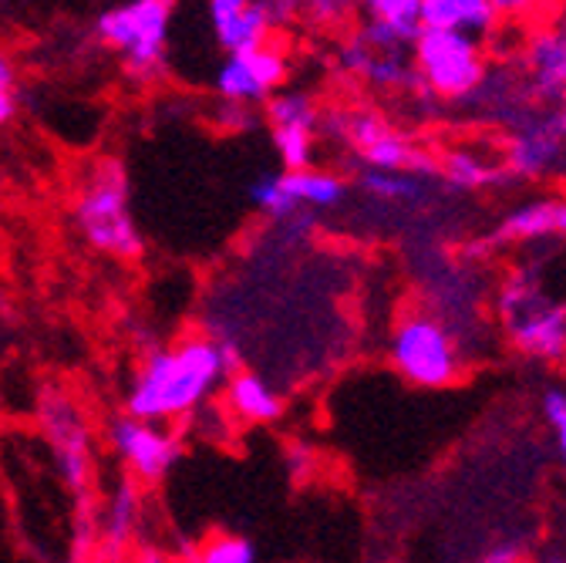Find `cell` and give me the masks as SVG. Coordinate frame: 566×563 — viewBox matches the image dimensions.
Returning a JSON list of instances; mask_svg holds the SVG:
<instances>
[{
    "instance_id": "obj_1",
    "label": "cell",
    "mask_w": 566,
    "mask_h": 563,
    "mask_svg": "<svg viewBox=\"0 0 566 563\" xmlns=\"http://www.w3.org/2000/svg\"><path fill=\"white\" fill-rule=\"evenodd\" d=\"M233 375V351L212 337H186L176 347H156L142 358L128 395L125 415L138 421H172L199 411L212 392Z\"/></svg>"
},
{
    "instance_id": "obj_2",
    "label": "cell",
    "mask_w": 566,
    "mask_h": 563,
    "mask_svg": "<svg viewBox=\"0 0 566 563\" xmlns=\"http://www.w3.org/2000/svg\"><path fill=\"white\" fill-rule=\"evenodd\" d=\"M75 223L85 243L115 260H138L146 253V240L132 217L128 179L118 163H95L75 196Z\"/></svg>"
},
{
    "instance_id": "obj_3",
    "label": "cell",
    "mask_w": 566,
    "mask_h": 563,
    "mask_svg": "<svg viewBox=\"0 0 566 563\" xmlns=\"http://www.w3.org/2000/svg\"><path fill=\"white\" fill-rule=\"evenodd\" d=\"M489 48L475 34L421 28L411 41V67L424 92L446 102L472 98L489 79Z\"/></svg>"
},
{
    "instance_id": "obj_4",
    "label": "cell",
    "mask_w": 566,
    "mask_h": 563,
    "mask_svg": "<svg viewBox=\"0 0 566 563\" xmlns=\"http://www.w3.org/2000/svg\"><path fill=\"white\" fill-rule=\"evenodd\" d=\"M176 0H125L98 14L95 31L135 79H153L166 64Z\"/></svg>"
},
{
    "instance_id": "obj_5",
    "label": "cell",
    "mask_w": 566,
    "mask_h": 563,
    "mask_svg": "<svg viewBox=\"0 0 566 563\" xmlns=\"http://www.w3.org/2000/svg\"><path fill=\"white\" fill-rule=\"evenodd\" d=\"M500 317L516 351L539 362L566 358V307L543 298L526 273L510 277L500 294Z\"/></svg>"
},
{
    "instance_id": "obj_6",
    "label": "cell",
    "mask_w": 566,
    "mask_h": 563,
    "mask_svg": "<svg viewBox=\"0 0 566 563\" xmlns=\"http://www.w3.org/2000/svg\"><path fill=\"white\" fill-rule=\"evenodd\" d=\"M391 362L411 385L442 388L459 378V351L452 334L424 314H411L395 327Z\"/></svg>"
},
{
    "instance_id": "obj_7",
    "label": "cell",
    "mask_w": 566,
    "mask_h": 563,
    "mask_svg": "<svg viewBox=\"0 0 566 563\" xmlns=\"http://www.w3.org/2000/svg\"><path fill=\"white\" fill-rule=\"evenodd\" d=\"M38 426L51 446L54 466L61 482L71 492H88L92 482V429L88 418L82 415V408L71 402L64 392H41L38 402Z\"/></svg>"
},
{
    "instance_id": "obj_8",
    "label": "cell",
    "mask_w": 566,
    "mask_h": 563,
    "mask_svg": "<svg viewBox=\"0 0 566 563\" xmlns=\"http://www.w3.org/2000/svg\"><path fill=\"white\" fill-rule=\"evenodd\" d=\"M331 132L361 156L365 169L378 173H411V176H432L436 166L429 156H421L408 138H401L378 112H337L331 115Z\"/></svg>"
},
{
    "instance_id": "obj_9",
    "label": "cell",
    "mask_w": 566,
    "mask_h": 563,
    "mask_svg": "<svg viewBox=\"0 0 566 563\" xmlns=\"http://www.w3.org/2000/svg\"><path fill=\"white\" fill-rule=\"evenodd\" d=\"M108 442L135 482H163L182 459V439L172 429L156 421H138L132 415H118L108 426Z\"/></svg>"
},
{
    "instance_id": "obj_10",
    "label": "cell",
    "mask_w": 566,
    "mask_h": 563,
    "mask_svg": "<svg viewBox=\"0 0 566 563\" xmlns=\"http://www.w3.org/2000/svg\"><path fill=\"white\" fill-rule=\"evenodd\" d=\"M291 79V58L276 44H263L243 54H227L212 75V88L230 105H256L273 98Z\"/></svg>"
},
{
    "instance_id": "obj_11",
    "label": "cell",
    "mask_w": 566,
    "mask_h": 563,
    "mask_svg": "<svg viewBox=\"0 0 566 563\" xmlns=\"http://www.w3.org/2000/svg\"><path fill=\"white\" fill-rule=\"evenodd\" d=\"M523 72L530 95L543 105L566 102V24L546 21L526 31L523 44Z\"/></svg>"
},
{
    "instance_id": "obj_12",
    "label": "cell",
    "mask_w": 566,
    "mask_h": 563,
    "mask_svg": "<svg viewBox=\"0 0 566 563\" xmlns=\"http://www.w3.org/2000/svg\"><path fill=\"white\" fill-rule=\"evenodd\" d=\"M212 38L227 54H243L270 44V21L260 0H206Z\"/></svg>"
},
{
    "instance_id": "obj_13",
    "label": "cell",
    "mask_w": 566,
    "mask_h": 563,
    "mask_svg": "<svg viewBox=\"0 0 566 563\" xmlns=\"http://www.w3.org/2000/svg\"><path fill=\"white\" fill-rule=\"evenodd\" d=\"M563 149H566V138L559 135V128L553 122V112L533 115L523 125H516L506 166L523 179H539V176H546L549 169L559 166Z\"/></svg>"
},
{
    "instance_id": "obj_14",
    "label": "cell",
    "mask_w": 566,
    "mask_h": 563,
    "mask_svg": "<svg viewBox=\"0 0 566 563\" xmlns=\"http://www.w3.org/2000/svg\"><path fill=\"white\" fill-rule=\"evenodd\" d=\"M421 28H424L421 0H378L368 11V21L361 24L358 38L375 51H395V48H411Z\"/></svg>"
},
{
    "instance_id": "obj_15",
    "label": "cell",
    "mask_w": 566,
    "mask_h": 563,
    "mask_svg": "<svg viewBox=\"0 0 566 563\" xmlns=\"http://www.w3.org/2000/svg\"><path fill=\"white\" fill-rule=\"evenodd\" d=\"M227 408L250 426H270L283 415V398L266 378L253 372H233L227 378Z\"/></svg>"
},
{
    "instance_id": "obj_16",
    "label": "cell",
    "mask_w": 566,
    "mask_h": 563,
    "mask_svg": "<svg viewBox=\"0 0 566 563\" xmlns=\"http://www.w3.org/2000/svg\"><path fill=\"white\" fill-rule=\"evenodd\" d=\"M424 28L439 31H462V34H489L500 28L492 11V0H421Z\"/></svg>"
},
{
    "instance_id": "obj_17",
    "label": "cell",
    "mask_w": 566,
    "mask_h": 563,
    "mask_svg": "<svg viewBox=\"0 0 566 563\" xmlns=\"http://www.w3.org/2000/svg\"><path fill=\"white\" fill-rule=\"evenodd\" d=\"M138 520H142V497H138V482L135 479H122L115 482L108 507H105V520H102V540L112 553H122L135 533H138Z\"/></svg>"
},
{
    "instance_id": "obj_18",
    "label": "cell",
    "mask_w": 566,
    "mask_h": 563,
    "mask_svg": "<svg viewBox=\"0 0 566 563\" xmlns=\"http://www.w3.org/2000/svg\"><path fill=\"white\" fill-rule=\"evenodd\" d=\"M283 186L294 196L301 209H334L347 196V183L337 173L327 169H301V173H283Z\"/></svg>"
},
{
    "instance_id": "obj_19",
    "label": "cell",
    "mask_w": 566,
    "mask_h": 563,
    "mask_svg": "<svg viewBox=\"0 0 566 563\" xmlns=\"http://www.w3.org/2000/svg\"><path fill=\"white\" fill-rule=\"evenodd\" d=\"M556 233V199H530L523 206H516L513 213L500 223V233L495 240L500 243H530V240H543Z\"/></svg>"
},
{
    "instance_id": "obj_20",
    "label": "cell",
    "mask_w": 566,
    "mask_h": 563,
    "mask_svg": "<svg viewBox=\"0 0 566 563\" xmlns=\"http://www.w3.org/2000/svg\"><path fill=\"white\" fill-rule=\"evenodd\" d=\"M266 122H270V128L317 132L321 128V112H317V105H314V98L307 92L280 88L273 98H266Z\"/></svg>"
},
{
    "instance_id": "obj_21",
    "label": "cell",
    "mask_w": 566,
    "mask_h": 563,
    "mask_svg": "<svg viewBox=\"0 0 566 563\" xmlns=\"http://www.w3.org/2000/svg\"><path fill=\"white\" fill-rule=\"evenodd\" d=\"M250 202L256 206V213L287 223L301 213V206L294 202V196L283 186V173H263L250 183Z\"/></svg>"
},
{
    "instance_id": "obj_22",
    "label": "cell",
    "mask_w": 566,
    "mask_h": 563,
    "mask_svg": "<svg viewBox=\"0 0 566 563\" xmlns=\"http://www.w3.org/2000/svg\"><path fill=\"white\" fill-rule=\"evenodd\" d=\"M361 79L368 85L388 88V92L411 88L418 82L415 79V67H411V58L405 54V48H395V51H375L371 48V58H368V67H365Z\"/></svg>"
},
{
    "instance_id": "obj_23",
    "label": "cell",
    "mask_w": 566,
    "mask_h": 563,
    "mask_svg": "<svg viewBox=\"0 0 566 563\" xmlns=\"http://www.w3.org/2000/svg\"><path fill=\"white\" fill-rule=\"evenodd\" d=\"M563 8H566V0H492L495 21L506 28H523V31L556 21Z\"/></svg>"
},
{
    "instance_id": "obj_24",
    "label": "cell",
    "mask_w": 566,
    "mask_h": 563,
    "mask_svg": "<svg viewBox=\"0 0 566 563\" xmlns=\"http://www.w3.org/2000/svg\"><path fill=\"white\" fill-rule=\"evenodd\" d=\"M442 176H446V183H449L452 189H482V186H489V183L500 179L503 169H500V166H492V163H485L482 156H475V153H469V149H455V153L446 156Z\"/></svg>"
},
{
    "instance_id": "obj_25",
    "label": "cell",
    "mask_w": 566,
    "mask_h": 563,
    "mask_svg": "<svg viewBox=\"0 0 566 563\" xmlns=\"http://www.w3.org/2000/svg\"><path fill=\"white\" fill-rule=\"evenodd\" d=\"M358 189L368 192L371 199H385V202H418L421 199V176L411 173H378V169H365L358 176Z\"/></svg>"
},
{
    "instance_id": "obj_26",
    "label": "cell",
    "mask_w": 566,
    "mask_h": 563,
    "mask_svg": "<svg viewBox=\"0 0 566 563\" xmlns=\"http://www.w3.org/2000/svg\"><path fill=\"white\" fill-rule=\"evenodd\" d=\"M273 153L283 166V173H301L311 169L314 149H317V132L307 128H270Z\"/></svg>"
},
{
    "instance_id": "obj_27",
    "label": "cell",
    "mask_w": 566,
    "mask_h": 563,
    "mask_svg": "<svg viewBox=\"0 0 566 563\" xmlns=\"http://www.w3.org/2000/svg\"><path fill=\"white\" fill-rule=\"evenodd\" d=\"M189 563H256V546L247 536L223 533L196 546Z\"/></svg>"
},
{
    "instance_id": "obj_28",
    "label": "cell",
    "mask_w": 566,
    "mask_h": 563,
    "mask_svg": "<svg viewBox=\"0 0 566 563\" xmlns=\"http://www.w3.org/2000/svg\"><path fill=\"white\" fill-rule=\"evenodd\" d=\"M543 415H546L549 429H553V436H556L559 456L566 459V392L549 388V392L543 395Z\"/></svg>"
},
{
    "instance_id": "obj_29",
    "label": "cell",
    "mask_w": 566,
    "mask_h": 563,
    "mask_svg": "<svg viewBox=\"0 0 566 563\" xmlns=\"http://www.w3.org/2000/svg\"><path fill=\"white\" fill-rule=\"evenodd\" d=\"M301 8L317 24H344L354 11V0H301Z\"/></svg>"
},
{
    "instance_id": "obj_30",
    "label": "cell",
    "mask_w": 566,
    "mask_h": 563,
    "mask_svg": "<svg viewBox=\"0 0 566 563\" xmlns=\"http://www.w3.org/2000/svg\"><path fill=\"white\" fill-rule=\"evenodd\" d=\"M260 4H263V14H266L270 28L291 24V21H297V14L304 11V8H301V0H260Z\"/></svg>"
},
{
    "instance_id": "obj_31",
    "label": "cell",
    "mask_w": 566,
    "mask_h": 563,
    "mask_svg": "<svg viewBox=\"0 0 566 563\" xmlns=\"http://www.w3.org/2000/svg\"><path fill=\"white\" fill-rule=\"evenodd\" d=\"M220 125H227V128H243V125H250V108H247V105H230V102H223V105H220Z\"/></svg>"
},
{
    "instance_id": "obj_32",
    "label": "cell",
    "mask_w": 566,
    "mask_h": 563,
    "mask_svg": "<svg viewBox=\"0 0 566 563\" xmlns=\"http://www.w3.org/2000/svg\"><path fill=\"white\" fill-rule=\"evenodd\" d=\"M479 563H523V553L510 543H500V546H492L479 556Z\"/></svg>"
},
{
    "instance_id": "obj_33",
    "label": "cell",
    "mask_w": 566,
    "mask_h": 563,
    "mask_svg": "<svg viewBox=\"0 0 566 563\" xmlns=\"http://www.w3.org/2000/svg\"><path fill=\"white\" fill-rule=\"evenodd\" d=\"M18 112V95L14 88H0V128H4Z\"/></svg>"
},
{
    "instance_id": "obj_34",
    "label": "cell",
    "mask_w": 566,
    "mask_h": 563,
    "mask_svg": "<svg viewBox=\"0 0 566 563\" xmlns=\"http://www.w3.org/2000/svg\"><path fill=\"white\" fill-rule=\"evenodd\" d=\"M0 88H14V67L4 51H0Z\"/></svg>"
},
{
    "instance_id": "obj_35",
    "label": "cell",
    "mask_w": 566,
    "mask_h": 563,
    "mask_svg": "<svg viewBox=\"0 0 566 563\" xmlns=\"http://www.w3.org/2000/svg\"><path fill=\"white\" fill-rule=\"evenodd\" d=\"M132 563H172L163 550H142Z\"/></svg>"
},
{
    "instance_id": "obj_36",
    "label": "cell",
    "mask_w": 566,
    "mask_h": 563,
    "mask_svg": "<svg viewBox=\"0 0 566 563\" xmlns=\"http://www.w3.org/2000/svg\"><path fill=\"white\" fill-rule=\"evenodd\" d=\"M556 233L566 237V199H556Z\"/></svg>"
},
{
    "instance_id": "obj_37",
    "label": "cell",
    "mask_w": 566,
    "mask_h": 563,
    "mask_svg": "<svg viewBox=\"0 0 566 563\" xmlns=\"http://www.w3.org/2000/svg\"><path fill=\"white\" fill-rule=\"evenodd\" d=\"M553 122H556L559 135L566 138V102H563V105H556V112H553Z\"/></svg>"
},
{
    "instance_id": "obj_38",
    "label": "cell",
    "mask_w": 566,
    "mask_h": 563,
    "mask_svg": "<svg viewBox=\"0 0 566 563\" xmlns=\"http://www.w3.org/2000/svg\"><path fill=\"white\" fill-rule=\"evenodd\" d=\"M375 4H378V0H354V8H361L365 14H368V11H371Z\"/></svg>"
},
{
    "instance_id": "obj_39",
    "label": "cell",
    "mask_w": 566,
    "mask_h": 563,
    "mask_svg": "<svg viewBox=\"0 0 566 563\" xmlns=\"http://www.w3.org/2000/svg\"><path fill=\"white\" fill-rule=\"evenodd\" d=\"M559 14H566V8H563V11H559ZM563 24H566V21H563Z\"/></svg>"
}]
</instances>
